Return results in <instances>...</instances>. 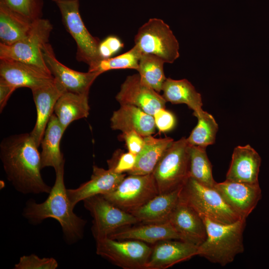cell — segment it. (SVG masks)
<instances>
[{
    "instance_id": "32",
    "label": "cell",
    "mask_w": 269,
    "mask_h": 269,
    "mask_svg": "<svg viewBox=\"0 0 269 269\" xmlns=\"http://www.w3.org/2000/svg\"><path fill=\"white\" fill-rule=\"evenodd\" d=\"M141 53L138 48L134 46L128 51L117 56L107 59H101L91 72L103 73L115 69H133L137 70Z\"/></svg>"
},
{
    "instance_id": "23",
    "label": "cell",
    "mask_w": 269,
    "mask_h": 269,
    "mask_svg": "<svg viewBox=\"0 0 269 269\" xmlns=\"http://www.w3.org/2000/svg\"><path fill=\"white\" fill-rule=\"evenodd\" d=\"M182 187L172 191L159 193L131 213L138 223H152L168 221L179 200Z\"/></svg>"
},
{
    "instance_id": "40",
    "label": "cell",
    "mask_w": 269,
    "mask_h": 269,
    "mask_svg": "<svg viewBox=\"0 0 269 269\" xmlns=\"http://www.w3.org/2000/svg\"><path fill=\"white\" fill-rule=\"evenodd\" d=\"M52 0L54 1H55L56 2L59 1L65 0Z\"/></svg>"
},
{
    "instance_id": "34",
    "label": "cell",
    "mask_w": 269,
    "mask_h": 269,
    "mask_svg": "<svg viewBox=\"0 0 269 269\" xmlns=\"http://www.w3.org/2000/svg\"><path fill=\"white\" fill-rule=\"evenodd\" d=\"M57 261L53 258H40L35 254L21 256L14 269H56Z\"/></svg>"
},
{
    "instance_id": "17",
    "label": "cell",
    "mask_w": 269,
    "mask_h": 269,
    "mask_svg": "<svg viewBox=\"0 0 269 269\" xmlns=\"http://www.w3.org/2000/svg\"><path fill=\"white\" fill-rule=\"evenodd\" d=\"M31 91L37 116L35 124L30 134L39 147L48 121L54 113L55 105L60 96L67 91L55 79L52 83Z\"/></svg>"
},
{
    "instance_id": "18",
    "label": "cell",
    "mask_w": 269,
    "mask_h": 269,
    "mask_svg": "<svg viewBox=\"0 0 269 269\" xmlns=\"http://www.w3.org/2000/svg\"><path fill=\"white\" fill-rule=\"evenodd\" d=\"M126 176L125 173H118L112 169H105L96 165L93 166L90 179L74 189H67L71 206L88 197L105 195L113 191Z\"/></svg>"
},
{
    "instance_id": "37",
    "label": "cell",
    "mask_w": 269,
    "mask_h": 269,
    "mask_svg": "<svg viewBox=\"0 0 269 269\" xmlns=\"http://www.w3.org/2000/svg\"><path fill=\"white\" fill-rule=\"evenodd\" d=\"M128 151L137 155L142 150L144 143V137L135 131L123 133Z\"/></svg>"
},
{
    "instance_id": "29",
    "label": "cell",
    "mask_w": 269,
    "mask_h": 269,
    "mask_svg": "<svg viewBox=\"0 0 269 269\" xmlns=\"http://www.w3.org/2000/svg\"><path fill=\"white\" fill-rule=\"evenodd\" d=\"M165 62L159 57L150 54H142L137 71L142 83L158 93L162 91L165 76L163 65Z\"/></svg>"
},
{
    "instance_id": "3",
    "label": "cell",
    "mask_w": 269,
    "mask_h": 269,
    "mask_svg": "<svg viewBox=\"0 0 269 269\" xmlns=\"http://www.w3.org/2000/svg\"><path fill=\"white\" fill-rule=\"evenodd\" d=\"M207 237L198 247L197 256L221 266L231 263L236 256L244 252L243 233L246 219L231 224H221L202 217Z\"/></svg>"
},
{
    "instance_id": "38",
    "label": "cell",
    "mask_w": 269,
    "mask_h": 269,
    "mask_svg": "<svg viewBox=\"0 0 269 269\" xmlns=\"http://www.w3.org/2000/svg\"><path fill=\"white\" fill-rule=\"evenodd\" d=\"M15 87L0 78V111L3 110Z\"/></svg>"
},
{
    "instance_id": "27",
    "label": "cell",
    "mask_w": 269,
    "mask_h": 269,
    "mask_svg": "<svg viewBox=\"0 0 269 269\" xmlns=\"http://www.w3.org/2000/svg\"><path fill=\"white\" fill-rule=\"evenodd\" d=\"M89 93L65 92L57 100L54 108L55 115L65 131L73 122L87 118L90 108Z\"/></svg>"
},
{
    "instance_id": "25",
    "label": "cell",
    "mask_w": 269,
    "mask_h": 269,
    "mask_svg": "<svg viewBox=\"0 0 269 269\" xmlns=\"http://www.w3.org/2000/svg\"><path fill=\"white\" fill-rule=\"evenodd\" d=\"M162 91V96L167 102L173 104H184L193 111L196 118L204 111L201 94L197 92L193 85L187 79L174 80L166 78Z\"/></svg>"
},
{
    "instance_id": "10",
    "label": "cell",
    "mask_w": 269,
    "mask_h": 269,
    "mask_svg": "<svg viewBox=\"0 0 269 269\" xmlns=\"http://www.w3.org/2000/svg\"><path fill=\"white\" fill-rule=\"evenodd\" d=\"M84 206L93 218L91 228L95 240L108 237L116 231L138 223L131 213L117 207L102 195H97L85 199Z\"/></svg>"
},
{
    "instance_id": "16",
    "label": "cell",
    "mask_w": 269,
    "mask_h": 269,
    "mask_svg": "<svg viewBox=\"0 0 269 269\" xmlns=\"http://www.w3.org/2000/svg\"><path fill=\"white\" fill-rule=\"evenodd\" d=\"M168 221L180 235L182 241L198 247L206 239V229L202 218L180 198Z\"/></svg>"
},
{
    "instance_id": "30",
    "label": "cell",
    "mask_w": 269,
    "mask_h": 269,
    "mask_svg": "<svg viewBox=\"0 0 269 269\" xmlns=\"http://www.w3.org/2000/svg\"><path fill=\"white\" fill-rule=\"evenodd\" d=\"M206 149V147L190 145V177L206 187L214 188L216 182Z\"/></svg>"
},
{
    "instance_id": "36",
    "label": "cell",
    "mask_w": 269,
    "mask_h": 269,
    "mask_svg": "<svg viewBox=\"0 0 269 269\" xmlns=\"http://www.w3.org/2000/svg\"><path fill=\"white\" fill-rule=\"evenodd\" d=\"M156 128L160 133H165L172 130L175 127L176 119L174 115L162 108L153 115Z\"/></svg>"
},
{
    "instance_id": "8",
    "label": "cell",
    "mask_w": 269,
    "mask_h": 269,
    "mask_svg": "<svg viewBox=\"0 0 269 269\" xmlns=\"http://www.w3.org/2000/svg\"><path fill=\"white\" fill-rule=\"evenodd\" d=\"M141 54L155 55L172 63L179 57V43L169 26L160 18H151L141 26L134 38Z\"/></svg>"
},
{
    "instance_id": "19",
    "label": "cell",
    "mask_w": 269,
    "mask_h": 269,
    "mask_svg": "<svg viewBox=\"0 0 269 269\" xmlns=\"http://www.w3.org/2000/svg\"><path fill=\"white\" fill-rule=\"evenodd\" d=\"M198 246L180 240L154 244L145 269H165L197 256Z\"/></svg>"
},
{
    "instance_id": "11",
    "label": "cell",
    "mask_w": 269,
    "mask_h": 269,
    "mask_svg": "<svg viewBox=\"0 0 269 269\" xmlns=\"http://www.w3.org/2000/svg\"><path fill=\"white\" fill-rule=\"evenodd\" d=\"M158 194L151 173L129 174L113 191L102 195L117 207L131 213Z\"/></svg>"
},
{
    "instance_id": "9",
    "label": "cell",
    "mask_w": 269,
    "mask_h": 269,
    "mask_svg": "<svg viewBox=\"0 0 269 269\" xmlns=\"http://www.w3.org/2000/svg\"><path fill=\"white\" fill-rule=\"evenodd\" d=\"M96 242L98 256L124 269H145L152 249L148 244L135 240L106 237Z\"/></svg>"
},
{
    "instance_id": "14",
    "label": "cell",
    "mask_w": 269,
    "mask_h": 269,
    "mask_svg": "<svg viewBox=\"0 0 269 269\" xmlns=\"http://www.w3.org/2000/svg\"><path fill=\"white\" fill-rule=\"evenodd\" d=\"M214 188L242 219H247L262 197L259 184H249L226 180L216 182Z\"/></svg>"
},
{
    "instance_id": "6",
    "label": "cell",
    "mask_w": 269,
    "mask_h": 269,
    "mask_svg": "<svg viewBox=\"0 0 269 269\" xmlns=\"http://www.w3.org/2000/svg\"><path fill=\"white\" fill-rule=\"evenodd\" d=\"M52 29L49 20L43 18L35 20L31 30L23 38L10 45L0 43V59L9 58L22 62L52 75L42 54V48L48 43Z\"/></svg>"
},
{
    "instance_id": "2",
    "label": "cell",
    "mask_w": 269,
    "mask_h": 269,
    "mask_svg": "<svg viewBox=\"0 0 269 269\" xmlns=\"http://www.w3.org/2000/svg\"><path fill=\"white\" fill-rule=\"evenodd\" d=\"M64 164L55 171V181L46 199L42 203L29 199L22 215L33 225L40 224L49 218L55 219L61 226L66 243L71 245L83 239L87 221L73 211L64 184Z\"/></svg>"
},
{
    "instance_id": "28",
    "label": "cell",
    "mask_w": 269,
    "mask_h": 269,
    "mask_svg": "<svg viewBox=\"0 0 269 269\" xmlns=\"http://www.w3.org/2000/svg\"><path fill=\"white\" fill-rule=\"evenodd\" d=\"M144 138L143 148L136 155L135 166L128 172L129 174H151L166 150L174 141L170 137L155 138L151 135L144 136Z\"/></svg>"
},
{
    "instance_id": "12",
    "label": "cell",
    "mask_w": 269,
    "mask_h": 269,
    "mask_svg": "<svg viewBox=\"0 0 269 269\" xmlns=\"http://www.w3.org/2000/svg\"><path fill=\"white\" fill-rule=\"evenodd\" d=\"M116 99L121 105H132L153 116L167 102L163 97L143 84L138 74L128 76L121 86Z\"/></svg>"
},
{
    "instance_id": "33",
    "label": "cell",
    "mask_w": 269,
    "mask_h": 269,
    "mask_svg": "<svg viewBox=\"0 0 269 269\" xmlns=\"http://www.w3.org/2000/svg\"><path fill=\"white\" fill-rule=\"evenodd\" d=\"M0 2L33 20L42 18V0H0Z\"/></svg>"
},
{
    "instance_id": "20",
    "label": "cell",
    "mask_w": 269,
    "mask_h": 269,
    "mask_svg": "<svg viewBox=\"0 0 269 269\" xmlns=\"http://www.w3.org/2000/svg\"><path fill=\"white\" fill-rule=\"evenodd\" d=\"M261 157L249 144L234 148L226 180L258 184Z\"/></svg>"
},
{
    "instance_id": "35",
    "label": "cell",
    "mask_w": 269,
    "mask_h": 269,
    "mask_svg": "<svg viewBox=\"0 0 269 269\" xmlns=\"http://www.w3.org/2000/svg\"><path fill=\"white\" fill-rule=\"evenodd\" d=\"M136 160V155L130 152L120 153L117 152L108 160L109 168L118 173L129 172L134 168Z\"/></svg>"
},
{
    "instance_id": "31",
    "label": "cell",
    "mask_w": 269,
    "mask_h": 269,
    "mask_svg": "<svg viewBox=\"0 0 269 269\" xmlns=\"http://www.w3.org/2000/svg\"><path fill=\"white\" fill-rule=\"evenodd\" d=\"M197 118V124L187 140L191 145L207 147L214 143L218 125L212 115L204 111Z\"/></svg>"
},
{
    "instance_id": "26",
    "label": "cell",
    "mask_w": 269,
    "mask_h": 269,
    "mask_svg": "<svg viewBox=\"0 0 269 269\" xmlns=\"http://www.w3.org/2000/svg\"><path fill=\"white\" fill-rule=\"evenodd\" d=\"M34 20L0 2V43L10 45L22 39L31 30Z\"/></svg>"
},
{
    "instance_id": "5",
    "label": "cell",
    "mask_w": 269,
    "mask_h": 269,
    "mask_svg": "<svg viewBox=\"0 0 269 269\" xmlns=\"http://www.w3.org/2000/svg\"><path fill=\"white\" fill-rule=\"evenodd\" d=\"M189 146L183 137L173 141L152 173L159 193L182 187L190 177Z\"/></svg>"
},
{
    "instance_id": "21",
    "label": "cell",
    "mask_w": 269,
    "mask_h": 269,
    "mask_svg": "<svg viewBox=\"0 0 269 269\" xmlns=\"http://www.w3.org/2000/svg\"><path fill=\"white\" fill-rule=\"evenodd\" d=\"M111 128L123 133L135 131L142 136L152 135L156 126L153 116L132 105H121L110 119Z\"/></svg>"
},
{
    "instance_id": "24",
    "label": "cell",
    "mask_w": 269,
    "mask_h": 269,
    "mask_svg": "<svg viewBox=\"0 0 269 269\" xmlns=\"http://www.w3.org/2000/svg\"><path fill=\"white\" fill-rule=\"evenodd\" d=\"M65 131L53 113L48 121L40 143L42 169L52 167L56 171L65 163V159L60 148V141Z\"/></svg>"
},
{
    "instance_id": "22",
    "label": "cell",
    "mask_w": 269,
    "mask_h": 269,
    "mask_svg": "<svg viewBox=\"0 0 269 269\" xmlns=\"http://www.w3.org/2000/svg\"><path fill=\"white\" fill-rule=\"evenodd\" d=\"M109 238L118 240H135L148 244L167 240H180L181 237L168 221L145 223L132 228L120 229Z\"/></svg>"
},
{
    "instance_id": "15",
    "label": "cell",
    "mask_w": 269,
    "mask_h": 269,
    "mask_svg": "<svg viewBox=\"0 0 269 269\" xmlns=\"http://www.w3.org/2000/svg\"><path fill=\"white\" fill-rule=\"evenodd\" d=\"M0 78L16 89L31 90L54 82V77L28 64L9 58L0 59Z\"/></svg>"
},
{
    "instance_id": "39",
    "label": "cell",
    "mask_w": 269,
    "mask_h": 269,
    "mask_svg": "<svg viewBox=\"0 0 269 269\" xmlns=\"http://www.w3.org/2000/svg\"><path fill=\"white\" fill-rule=\"evenodd\" d=\"M103 41L107 45L113 55L119 52L124 46L121 39L115 35L107 37Z\"/></svg>"
},
{
    "instance_id": "4",
    "label": "cell",
    "mask_w": 269,
    "mask_h": 269,
    "mask_svg": "<svg viewBox=\"0 0 269 269\" xmlns=\"http://www.w3.org/2000/svg\"><path fill=\"white\" fill-rule=\"evenodd\" d=\"M179 198L201 217L216 223L231 224L242 219L214 188L206 187L190 177L181 188Z\"/></svg>"
},
{
    "instance_id": "13",
    "label": "cell",
    "mask_w": 269,
    "mask_h": 269,
    "mask_svg": "<svg viewBox=\"0 0 269 269\" xmlns=\"http://www.w3.org/2000/svg\"><path fill=\"white\" fill-rule=\"evenodd\" d=\"M44 59L52 75L67 92L77 94L89 93L96 79L101 75L98 72H81L64 65L56 58L54 50L47 43L42 48Z\"/></svg>"
},
{
    "instance_id": "1",
    "label": "cell",
    "mask_w": 269,
    "mask_h": 269,
    "mask_svg": "<svg viewBox=\"0 0 269 269\" xmlns=\"http://www.w3.org/2000/svg\"><path fill=\"white\" fill-rule=\"evenodd\" d=\"M30 133L12 134L0 143V159L7 180L23 194H49L51 187L43 180L41 156Z\"/></svg>"
},
{
    "instance_id": "7",
    "label": "cell",
    "mask_w": 269,
    "mask_h": 269,
    "mask_svg": "<svg viewBox=\"0 0 269 269\" xmlns=\"http://www.w3.org/2000/svg\"><path fill=\"white\" fill-rule=\"evenodd\" d=\"M56 3L66 30L76 43L77 60L88 64V71L92 69L102 59L99 53L101 41L92 35L85 26L79 12V0H61Z\"/></svg>"
}]
</instances>
